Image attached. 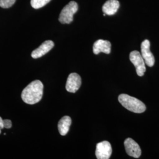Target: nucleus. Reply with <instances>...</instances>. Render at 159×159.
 Here are the masks:
<instances>
[{
	"mask_svg": "<svg viewBox=\"0 0 159 159\" xmlns=\"http://www.w3.org/2000/svg\"><path fill=\"white\" fill-rule=\"evenodd\" d=\"M43 84L40 80L32 81L22 91L21 98L23 102L28 104L39 102L43 94Z\"/></svg>",
	"mask_w": 159,
	"mask_h": 159,
	"instance_id": "f257e3e1",
	"label": "nucleus"
},
{
	"mask_svg": "<svg viewBox=\"0 0 159 159\" xmlns=\"http://www.w3.org/2000/svg\"><path fill=\"white\" fill-rule=\"evenodd\" d=\"M118 99L124 107L133 113H142L146 109L145 104L142 102L128 94H121L119 96Z\"/></svg>",
	"mask_w": 159,
	"mask_h": 159,
	"instance_id": "f03ea898",
	"label": "nucleus"
},
{
	"mask_svg": "<svg viewBox=\"0 0 159 159\" xmlns=\"http://www.w3.org/2000/svg\"><path fill=\"white\" fill-rule=\"evenodd\" d=\"M78 4L75 1H70L63 8L59 16V21L62 24H70L73 21V16L77 11Z\"/></svg>",
	"mask_w": 159,
	"mask_h": 159,
	"instance_id": "7ed1b4c3",
	"label": "nucleus"
},
{
	"mask_svg": "<svg viewBox=\"0 0 159 159\" xmlns=\"http://www.w3.org/2000/svg\"><path fill=\"white\" fill-rule=\"evenodd\" d=\"M130 60L136 68L137 74L140 77L143 76L146 68L142 54L138 51H131L130 54Z\"/></svg>",
	"mask_w": 159,
	"mask_h": 159,
	"instance_id": "20e7f679",
	"label": "nucleus"
},
{
	"mask_svg": "<svg viewBox=\"0 0 159 159\" xmlns=\"http://www.w3.org/2000/svg\"><path fill=\"white\" fill-rule=\"evenodd\" d=\"M112 153V148L107 141L98 143L96 146V156L98 159H110Z\"/></svg>",
	"mask_w": 159,
	"mask_h": 159,
	"instance_id": "39448f33",
	"label": "nucleus"
},
{
	"mask_svg": "<svg viewBox=\"0 0 159 159\" xmlns=\"http://www.w3.org/2000/svg\"><path fill=\"white\" fill-rule=\"evenodd\" d=\"M150 43L148 40H145L143 41L141 44V54L144 60L145 64H146L148 67H152L154 64L155 59L153 54L150 51Z\"/></svg>",
	"mask_w": 159,
	"mask_h": 159,
	"instance_id": "423d86ee",
	"label": "nucleus"
},
{
	"mask_svg": "<svg viewBox=\"0 0 159 159\" xmlns=\"http://www.w3.org/2000/svg\"><path fill=\"white\" fill-rule=\"evenodd\" d=\"M126 153L131 157L139 158L142 154V150L139 145L134 140L131 138H127L125 141Z\"/></svg>",
	"mask_w": 159,
	"mask_h": 159,
	"instance_id": "0eeeda50",
	"label": "nucleus"
},
{
	"mask_svg": "<svg viewBox=\"0 0 159 159\" xmlns=\"http://www.w3.org/2000/svg\"><path fill=\"white\" fill-rule=\"evenodd\" d=\"M81 85V79L79 75L73 73L68 75L66 85L67 91L70 93H75Z\"/></svg>",
	"mask_w": 159,
	"mask_h": 159,
	"instance_id": "6e6552de",
	"label": "nucleus"
},
{
	"mask_svg": "<svg viewBox=\"0 0 159 159\" xmlns=\"http://www.w3.org/2000/svg\"><path fill=\"white\" fill-rule=\"evenodd\" d=\"M54 43L53 41L51 40L46 41L39 47H38L32 52L31 57L35 59L40 58L50 51L54 47Z\"/></svg>",
	"mask_w": 159,
	"mask_h": 159,
	"instance_id": "1a4fd4ad",
	"label": "nucleus"
},
{
	"mask_svg": "<svg viewBox=\"0 0 159 159\" xmlns=\"http://www.w3.org/2000/svg\"><path fill=\"white\" fill-rule=\"evenodd\" d=\"M111 43L107 40H97L93 45V52L94 54H98L100 52H102L105 54H108L111 52Z\"/></svg>",
	"mask_w": 159,
	"mask_h": 159,
	"instance_id": "9d476101",
	"label": "nucleus"
},
{
	"mask_svg": "<svg viewBox=\"0 0 159 159\" xmlns=\"http://www.w3.org/2000/svg\"><path fill=\"white\" fill-rule=\"evenodd\" d=\"M119 7V2L117 0H108L102 6V11L105 14L112 16L117 12Z\"/></svg>",
	"mask_w": 159,
	"mask_h": 159,
	"instance_id": "9b49d317",
	"label": "nucleus"
},
{
	"mask_svg": "<svg viewBox=\"0 0 159 159\" xmlns=\"http://www.w3.org/2000/svg\"><path fill=\"white\" fill-rule=\"evenodd\" d=\"M71 125V119L69 116H64L58 122V129L61 136H66L70 129Z\"/></svg>",
	"mask_w": 159,
	"mask_h": 159,
	"instance_id": "f8f14e48",
	"label": "nucleus"
},
{
	"mask_svg": "<svg viewBox=\"0 0 159 159\" xmlns=\"http://www.w3.org/2000/svg\"><path fill=\"white\" fill-rule=\"evenodd\" d=\"M51 0H31V5L34 9H39L47 4Z\"/></svg>",
	"mask_w": 159,
	"mask_h": 159,
	"instance_id": "ddd939ff",
	"label": "nucleus"
},
{
	"mask_svg": "<svg viewBox=\"0 0 159 159\" xmlns=\"http://www.w3.org/2000/svg\"><path fill=\"white\" fill-rule=\"evenodd\" d=\"M16 0H0V7L3 8L11 7L16 2Z\"/></svg>",
	"mask_w": 159,
	"mask_h": 159,
	"instance_id": "4468645a",
	"label": "nucleus"
},
{
	"mask_svg": "<svg viewBox=\"0 0 159 159\" xmlns=\"http://www.w3.org/2000/svg\"><path fill=\"white\" fill-rule=\"evenodd\" d=\"M3 125L6 129H10L12 127V122L10 120H3Z\"/></svg>",
	"mask_w": 159,
	"mask_h": 159,
	"instance_id": "2eb2a0df",
	"label": "nucleus"
},
{
	"mask_svg": "<svg viewBox=\"0 0 159 159\" xmlns=\"http://www.w3.org/2000/svg\"><path fill=\"white\" fill-rule=\"evenodd\" d=\"M4 128V125H3V120L2 119V118L0 117V134L1 132V130L3 129Z\"/></svg>",
	"mask_w": 159,
	"mask_h": 159,
	"instance_id": "dca6fc26",
	"label": "nucleus"
}]
</instances>
